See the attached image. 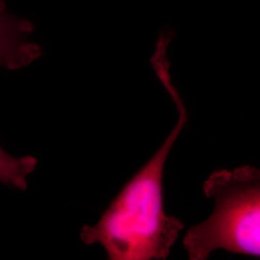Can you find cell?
Masks as SVG:
<instances>
[{"label":"cell","instance_id":"cell-4","mask_svg":"<svg viewBox=\"0 0 260 260\" xmlns=\"http://www.w3.org/2000/svg\"><path fill=\"white\" fill-rule=\"evenodd\" d=\"M37 163V159L33 156L15 157L0 147V182L19 190H25L27 177L34 172Z\"/></svg>","mask_w":260,"mask_h":260},{"label":"cell","instance_id":"cell-3","mask_svg":"<svg viewBox=\"0 0 260 260\" xmlns=\"http://www.w3.org/2000/svg\"><path fill=\"white\" fill-rule=\"evenodd\" d=\"M34 24L10 12L0 0V68L11 71L31 65L43 55V49L33 42Z\"/></svg>","mask_w":260,"mask_h":260},{"label":"cell","instance_id":"cell-1","mask_svg":"<svg viewBox=\"0 0 260 260\" xmlns=\"http://www.w3.org/2000/svg\"><path fill=\"white\" fill-rule=\"evenodd\" d=\"M158 81L177 106V124L100 220L80 232L83 243L100 244L110 260L166 259L184 229L178 218L165 212L163 176L168 155L188 121V112L172 75L160 76Z\"/></svg>","mask_w":260,"mask_h":260},{"label":"cell","instance_id":"cell-2","mask_svg":"<svg viewBox=\"0 0 260 260\" xmlns=\"http://www.w3.org/2000/svg\"><path fill=\"white\" fill-rule=\"evenodd\" d=\"M214 201L208 219L183 238L190 260L207 259L217 250L260 255V171L252 166L214 172L204 183Z\"/></svg>","mask_w":260,"mask_h":260}]
</instances>
